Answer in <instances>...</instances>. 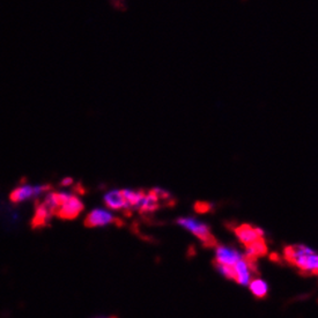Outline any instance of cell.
<instances>
[{
  "label": "cell",
  "instance_id": "obj_4",
  "mask_svg": "<svg viewBox=\"0 0 318 318\" xmlns=\"http://www.w3.org/2000/svg\"><path fill=\"white\" fill-rule=\"evenodd\" d=\"M84 204L77 196L71 194V197L65 201L57 211L55 216L62 220H73L78 218L79 214L84 211Z\"/></svg>",
  "mask_w": 318,
  "mask_h": 318
},
{
  "label": "cell",
  "instance_id": "obj_10",
  "mask_svg": "<svg viewBox=\"0 0 318 318\" xmlns=\"http://www.w3.org/2000/svg\"><path fill=\"white\" fill-rule=\"evenodd\" d=\"M245 248H247V254H245L256 258V259H258L259 257L266 256L267 254L266 242L264 240V237L257 238V240H254V242H251V243L245 245Z\"/></svg>",
  "mask_w": 318,
  "mask_h": 318
},
{
  "label": "cell",
  "instance_id": "obj_5",
  "mask_svg": "<svg viewBox=\"0 0 318 318\" xmlns=\"http://www.w3.org/2000/svg\"><path fill=\"white\" fill-rule=\"evenodd\" d=\"M109 223H116L117 226L124 225L121 220L117 218H113L111 214L106 212V211H103V210H94L93 212H90L89 214H88L84 221V225L88 227V228L109 225Z\"/></svg>",
  "mask_w": 318,
  "mask_h": 318
},
{
  "label": "cell",
  "instance_id": "obj_2",
  "mask_svg": "<svg viewBox=\"0 0 318 318\" xmlns=\"http://www.w3.org/2000/svg\"><path fill=\"white\" fill-rule=\"evenodd\" d=\"M178 225L183 226L184 228H187L190 231L194 236H197L199 240L203 242L204 248H214L218 247V240L211 234V231L209 226H206L205 223H200L196 221V220L191 218H181L177 220Z\"/></svg>",
  "mask_w": 318,
  "mask_h": 318
},
{
  "label": "cell",
  "instance_id": "obj_1",
  "mask_svg": "<svg viewBox=\"0 0 318 318\" xmlns=\"http://www.w3.org/2000/svg\"><path fill=\"white\" fill-rule=\"evenodd\" d=\"M283 253L285 259L297 267L302 276H317L318 257L311 249L305 245H289L285 248Z\"/></svg>",
  "mask_w": 318,
  "mask_h": 318
},
{
  "label": "cell",
  "instance_id": "obj_8",
  "mask_svg": "<svg viewBox=\"0 0 318 318\" xmlns=\"http://www.w3.org/2000/svg\"><path fill=\"white\" fill-rule=\"evenodd\" d=\"M105 203L109 209L112 210H127L125 214L130 215V211L127 210V198H125L124 191H111L105 197Z\"/></svg>",
  "mask_w": 318,
  "mask_h": 318
},
{
  "label": "cell",
  "instance_id": "obj_15",
  "mask_svg": "<svg viewBox=\"0 0 318 318\" xmlns=\"http://www.w3.org/2000/svg\"><path fill=\"white\" fill-rule=\"evenodd\" d=\"M270 259H271V260H273V262H278V263H280L279 256H278V254H271Z\"/></svg>",
  "mask_w": 318,
  "mask_h": 318
},
{
  "label": "cell",
  "instance_id": "obj_3",
  "mask_svg": "<svg viewBox=\"0 0 318 318\" xmlns=\"http://www.w3.org/2000/svg\"><path fill=\"white\" fill-rule=\"evenodd\" d=\"M50 190H52V185L42 184V185H29V184H21L19 188H15L9 194V200L12 203L18 205V204L23 203V201L29 199H36L42 193H45Z\"/></svg>",
  "mask_w": 318,
  "mask_h": 318
},
{
  "label": "cell",
  "instance_id": "obj_6",
  "mask_svg": "<svg viewBox=\"0 0 318 318\" xmlns=\"http://www.w3.org/2000/svg\"><path fill=\"white\" fill-rule=\"evenodd\" d=\"M52 214L48 210V207L43 204V201H41L39 198H36L35 200V213H34L33 218L30 221V227L33 231L36 229L45 228V227L50 226V220L52 218Z\"/></svg>",
  "mask_w": 318,
  "mask_h": 318
},
{
  "label": "cell",
  "instance_id": "obj_14",
  "mask_svg": "<svg viewBox=\"0 0 318 318\" xmlns=\"http://www.w3.org/2000/svg\"><path fill=\"white\" fill-rule=\"evenodd\" d=\"M72 183H73V179H72V178H65V179H63L61 185H62V187H68V185H71Z\"/></svg>",
  "mask_w": 318,
  "mask_h": 318
},
{
  "label": "cell",
  "instance_id": "obj_13",
  "mask_svg": "<svg viewBox=\"0 0 318 318\" xmlns=\"http://www.w3.org/2000/svg\"><path fill=\"white\" fill-rule=\"evenodd\" d=\"M73 192L74 193H79V194H85V189L83 188L81 183L75 185V187L73 188Z\"/></svg>",
  "mask_w": 318,
  "mask_h": 318
},
{
  "label": "cell",
  "instance_id": "obj_12",
  "mask_svg": "<svg viewBox=\"0 0 318 318\" xmlns=\"http://www.w3.org/2000/svg\"><path fill=\"white\" fill-rule=\"evenodd\" d=\"M211 209H212V205H211L210 203H206V201H197V203L194 204V211H196L197 213H207L210 212Z\"/></svg>",
  "mask_w": 318,
  "mask_h": 318
},
{
  "label": "cell",
  "instance_id": "obj_11",
  "mask_svg": "<svg viewBox=\"0 0 318 318\" xmlns=\"http://www.w3.org/2000/svg\"><path fill=\"white\" fill-rule=\"evenodd\" d=\"M249 288H250V291L253 292V294L257 298H264L267 295V291H269L267 283L260 279L253 280L250 282V285H249Z\"/></svg>",
  "mask_w": 318,
  "mask_h": 318
},
{
  "label": "cell",
  "instance_id": "obj_7",
  "mask_svg": "<svg viewBox=\"0 0 318 318\" xmlns=\"http://www.w3.org/2000/svg\"><path fill=\"white\" fill-rule=\"evenodd\" d=\"M235 234L238 237L241 243L247 245L251 242H254L257 238L263 237L264 232L259 228H254L250 225H241L235 228Z\"/></svg>",
  "mask_w": 318,
  "mask_h": 318
},
{
  "label": "cell",
  "instance_id": "obj_9",
  "mask_svg": "<svg viewBox=\"0 0 318 318\" xmlns=\"http://www.w3.org/2000/svg\"><path fill=\"white\" fill-rule=\"evenodd\" d=\"M241 254L236 250L226 248L223 245H218L216 247V257L214 262L225 264V265H235L241 259Z\"/></svg>",
  "mask_w": 318,
  "mask_h": 318
},
{
  "label": "cell",
  "instance_id": "obj_16",
  "mask_svg": "<svg viewBox=\"0 0 318 318\" xmlns=\"http://www.w3.org/2000/svg\"><path fill=\"white\" fill-rule=\"evenodd\" d=\"M110 318H117V317H115V316H112V317H110Z\"/></svg>",
  "mask_w": 318,
  "mask_h": 318
}]
</instances>
